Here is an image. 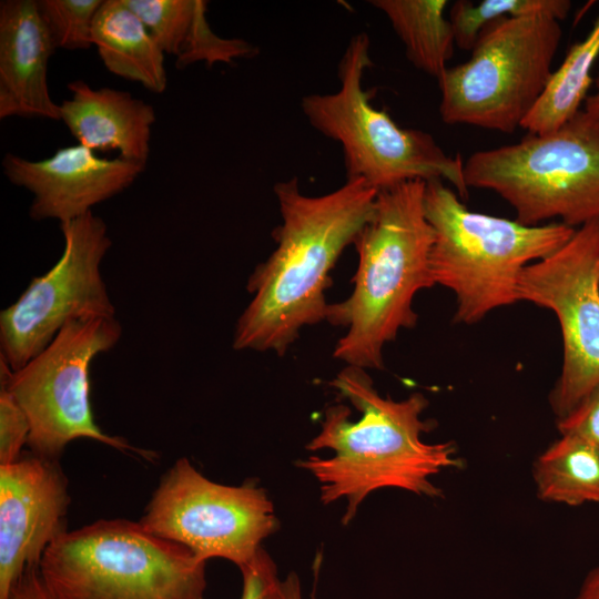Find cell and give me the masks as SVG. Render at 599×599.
Instances as JSON below:
<instances>
[{"instance_id":"cell-1","label":"cell","mask_w":599,"mask_h":599,"mask_svg":"<svg viewBox=\"0 0 599 599\" xmlns=\"http://www.w3.org/2000/svg\"><path fill=\"white\" fill-rule=\"evenodd\" d=\"M282 222L276 247L248 277L253 295L236 321L233 348L283 356L301 331L326 321L331 271L373 214L377 191L361 180L311 196L297 177L273 187Z\"/></svg>"},{"instance_id":"cell-2","label":"cell","mask_w":599,"mask_h":599,"mask_svg":"<svg viewBox=\"0 0 599 599\" xmlns=\"http://www.w3.org/2000/svg\"><path fill=\"white\" fill-rule=\"evenodd\" d=\"M331 385L359 413L351 420L345 404L325 409L319 433L306 445L309 451L331 449V458L309 456L296 463L319 484L324 505L345 498L342 519L347 525L373 491L398 488L417 496L443 497L430 478L443 469L461 466L451 441L428 444L422 434L433 424L420 415L428 406L422 393L394 400L375 389L366 369L346 365Z\"/></svg>"},{"instance_id":"cell-3","label":"cell","mask_w":599,"mask_h":599,"mask_svg":"<svg viewBox=\"0 0 599 599\" xmlns=\"http://www.w3.org/2000/svg\"><path fill=\"white\" fill-rule=\"evenodd\" d=\"M425 185L413 180L378 191L373 214L353 244L358 256L354 290L346 300L329 304L326 318L346 329L333 356L348 366L383 369L384 346L417 323L414 297L435 285Z\"/></svg>"},{"instance_id":"cell-4","label":"cell","mask_w":599,"mask_h":599,"mask_svg":"<svg viewBox=\"0 0 599 599\" xmlns=\"http://www.w3.org/2000/svg\"><path fill=\"white\" fill-rule=\"evenodd\" d=\"M460 200L443 180L426 182L424 210L434 231L433 280L455 294L454 322L473 325L491 311L519 302L522 270L559 250L576 229L561 222L528 226L470 211Z\"/></svg>"},{"instance_id":"cell-5","label":"cell","mask_w":599,"mask_h":599,"mask_svg":"<svg viewBox=\"0 0 599 599\" xmlns=\"http://www.w3.org/2000/svg\"><path fill=\"white\" fill-rule=\"evenodd\" d=\"M205 564L139 521L101 519L60 535L38 568L55 599H204Z\"/></svg>"},{"instance_id":"cell-6","label":"cell","mask_w":599,"mask_h":599,"mask_svg":"<svg viewBox=\"0 0 599 599\" xmlns=\"http://www.w3.org/2000/svg\"><path fill=\"white\" fill-rule=\"evenodd\" d=\"M369 47L367 33L353 35L338 63L339 89L302 99L308 123L341 145L346 180H361L377 192L413 180H445L467 199L459 156L448 155L427 132L400 128L372 104L370 92L363 89L373 65Z\"/></svg>"},{"instance_id":"cell-7","label":"cell","mask_w":599,"mask_h":599,"mask_svg":"<svg viewBox=\"0 0 599 599\" xmlns=\"http://www.w3.org/2000/svg\"><path fill=\"white\" fill-rule=\"evenodd\" d=\"M464 176L468 189L500 195L524 225L559 219L578 229L599 219V120L580 110L552 132L477 151Z\"/></svg>"},{"instance_id":"cell-8","label":"cell","mask_w":599,"mask_h":599,"mask_svg":"<svg viewBox=\"0 0 599 599\" xmlns=\"http://www.w3.org/2000/svg\"><path fill=\"white\" fill-rule=\"evenodd\" d=\"M561 35L559 20L545 14L486 24L470 59L447 67L437 80L441 121L515 132L550 80Z\"/></svg>"},{"instance_id":"cell-9","label":"cell","mask_w":599,"mask_h":599,"mask_svg":"<svg viewBox=\"0 0 599 599\" xmlns=\"http://www.w3.org/2000/svg\"><path fill=\"white\" fill-rule=\"evenodd\" d=\"M122 335L115 317L70 321L53 341L18 370L0 357V383L26 414L32 454L58 458L67 445L89 438L150 459L154 453L105 434L95 423L90 403V365L113 348Z\"/></svg>"},{"instance_id":"cell-10","label":"cell","mask_w":599,"mask_h":599,"mask_svg":"<svg viewBox=\"0 0 599 599\" xmlns=\"http://www.w3.org/2000/svg\"><path fill=\"white\" fill-rule=\"evenodd\" d=\"M139 522L200 560L222 558L238 568L278 528L263 487L253 480L241 486L212 481L185 457L162 476Z\"/></svg>"},{"instance_id":"cell-11","label":"cell","mask_w":599,"mask_h":599,"mask_svg":"<svg viewBox=\"0 0 599 599\" xmlns=\"http://www.w3.org/2000/svg\"><path fill=\"white\" fill-rule=\"evenodd\" d=\"M60 260L0 313V357L12 370L39 355L70 321L115 317L100 271L112 245L105 222L89 212L60 223Z\"/></svg>"},{"instance_id":"cell-12","label":"cell","mask_w":599,"mask_h":599,"mask_svg":"<svg viewBox=\"0 0 599 599\" xmlns=\"http://www.w3.org/2000/svg\"><path fill=\"white\" fill-rule=\"evenodd\" d=\"M518 298L552 311L562 335V366L549 395L558 419L599 384V219L576 229L559 250L527 265Z\"/></svg>"},{"instance_id":"cell-13","label":"cell","mask_w":599,"mask_h":599,"mask_svg":"<svg viewBox=\"0 0 599 599\" xmlns=\"http://www.w3.org/2000/svg\"><path fill=\"white\" fill-rule=\"evenodd\" d=\"M68 480L53 458L32 454L0 465V599L64 531Z\"/></svg>"},{"instance_id":"cell-14","label":"cell","mask_w":599,"mask_h":599,"mask_svg":"<svg viewBox=\"0 0 599 599\" xmlns=\"http://www.w3.org/2000/svg\"><path fill=\"white\" fill-rule=\"evenodd\" d=\"M1 164L12 184L32 193L30 217L60 223L92 212L94 205L123 192L146 166L120 156L101 158L79 143L37 161L7 153Z\"/></svg>"},{"instance_id":"cell-15","label":"cell","mask_w":599,"mask_h":599,"mask_svg":"<svg viewBox=\"0 0 599 599\" xmlns=\"http://www.w3.org/2000/svg\"><path fill=\"white\" fill-rule=\"evenodd\" d=\"M55 48L37 0L0 3V119L60 121V103L50 94L49 61Z\"/></svg>"},{"instance_id":"cell-16","label":"cell","mask_w":599,"mask_h":599,"mask_svg":"<svg viewBox=\"0 0 599 599\" xmlns=\"http://www.w3.org/2000/svg\"><path fill=\"white\" fill-rule=\"evenodd\" d=\"M70 98L60 103L61 120L78 143L93 151L113 150L119 156L146 165L154 108L130 92L92 88L82 80L67 84Z\"/></svg>"},{"instance_id":"cell-17","label":"cell","mask_w":599,"mask_h":599,"mask_svg":"<svg viewBox=\"0 0 599 599\" xmlns=\"http://www.w3.org/2000/svg\"><path fill=\"white\" fill-rule=\"evenodd\" d=\"M92 40L111 73L139 82L153 93L165 91V53L123 0H103L94 18Z\"/></svg>"},{"instance_id":"cell-18","label":"cell","mask_w":599,"mask_h":599,"mask_svg":"<svg viewBox=\"0 0 599 599\" xmlns=\"http://www.w3.org/2000/svg\"><path fill=\"white\" fill-rule=\"evenodd\" d=\"M389 20L405 48L408 61L438 78L454 54L455 35L445 18L446 0H372Z\"/></svg>"},{"instance_id":"cell-19","label":"cell","mask_w":599,"mask_h":599,"mask_svg":"<svg viewBox=\"0 0 599 599\" xmlns=\"http://www.w3.org/2000/svg\"><path fill=\"white\" fill-rule=\"evenodd\" d=\"M537 495L544 501L599 504V446L561 435L532 465Z\"/></svg>"},{"instance_id":"cell-20","label":"cell","mask_w":599,"mask_h":599,"mask_svg":"<svg viewBox=\"0 0 599 599\" xmlns=\"http://www.w3.org/2000/svg\"><path fill=\"white\" fill-rule=\"evenodd\" d=\"M599 58V14L587 37L575 43L552 72L540 99L521 123L530 134L552 132L581 109L593 83L591 69Z\"/></svg>"},{"instance_id":"cell-21","label":"cell","mask_w":599,"mask_h":599,"mask_svg":"<svg viewBox=\"0 0 599 599\" xmlns=\"http://www.w3.org/2000/svg\"><path fill=\"white\" fill-rule=\"evenodd\" d=\"M570 8L568 0H483L476 3L458 0L451 6L448 20L456 45L471 51L481 29L497 19L545 14L560 21Z\"/></svg>"},{"instance_id":"cell-22","label":"cell","mask_w":599,"mask_h":599,"mask_svg":"<svg viewBox=\"0 0 599 599\" xmlns=\"http://www.w3.org/2000/svg\"><path fill=\"white\" fill-rule=\"evenodd\" d=\"M165 54L177 58L204 0H123Z\"/></svg>"},{"instance_id":"cell-23","label":"cell","mask_w":599,"mask_h":599,"mask_svg":"<svg viewBox=\"0 0 599 599\" xmlns=\"http://www.w3.org/2000/svg\"><path fill=\"white\" fill-rule=\"evenodd\" d=\"M102 2L103 0H37L39 14L55 50H88L93 45V22Z\"/></svg>"},{"instance_id":"cell-24","label":"cell","mask_w":599,"mask_h":599,"mask_svg":"<svg viewBox=\"0 0 599 599\" xmlns=\"http://www.w3.org/2000/svg\"><path fill=\"white\" fill-rule=\"evenodd\" d=\"M207 3L199 11L182 53L176 58V68L183 69L196 62L209 67L215 63H232L236 59L253 58L257 48L243 39H225L217 35L206 20Z\"/></svg>"},{"instance_id":"cell-25","label":"cell","mask_w":599,"mask_h":599,"mask_svg":"<svg viewBox=\"0 0 599 599\" xmlns=\"http://www.w3.org/2000/svg\"><path fill=\"white\" fill-rule=\"evenodd\" d=\"M238 569L242 573L241 599H288L285 580L278 578L276 565L263 547Z\"/></svg>"},{"instance_id":"cell-26","label":"cell","mask_w":599,"mask_h":599,"mask_svg":"<svg viewBox=\"0 0 599 599\" xmlns=\"http://www.w3.org/2000/svg\"><path fill=\"white\" fill-rule=\"evenodd\" d=\"M29 422L10 392L0 388V465H9L21 458L28 444Z\"/></svg>"},{"instance_id":"cell-27","label":"cell","mask_w":599,"mask_h":599,"mask_svg":"<svg viewBox=\"0 0 599 599\" xmlns=\"http://www.w3.org/2000/svg\"><path fill=\"white\" fill-rule=\"evenodd\" d=\"M560 435L575 436L599 446V384L566 417L557 420Z\"/></svg>"},{"instance_id":"cell-28","label":"cell","mask_w":599,"mask_h":599,"mask_svg":"<svg viewBox=\"0 0 599 599\" xmlns=\"http://www.w3.org/2000/svg\"><path fill=\"white\" fill-rule=\"evenodd\" d=\"M9 599H55L45 582L39 568L28 569L13 586Z\"/></svg>"},{"instance_id":"cell-29","label":"cell","mask_w":599,"mask_h":599,"mask_svg":"<svg viewBox=\"0 0 599 599\" xmlns=\"http://www.w3.org/2000/svg\"><path fill=\"white\" fill-rule=\"evenodd\" d=\"M575 599H599V566L587 573Z\"/></svg>"},{"instance_id":"cell-30","label":"cell","mask_w":599,"mask_h":599,"mask_svg":"<svg viewBox=\"0 0 599 599\" xmlns=\"http://www.w3.org/2000/svg\"><path fill=\"white\" fill-rule=\"evenodd\" d=\"M596 91L592 94H588L585 100V111L592 118L599 120V72L593 79Z\"/></svg>"},{"instance_id":"cell-31","label":"cell","mask_w":599,"mask_h":599,"mask_svg":"<svg viewBox=\"0 0 599 599\" xmlns=\"http://www.w3.org/2000/svg\"><path fill=\"white\" fill-rule=\"evenodd\" d=\"M288 599H302L301 586L298 577L294 573L288 575L285 579Z\"/></svg>"}]
</instances>
